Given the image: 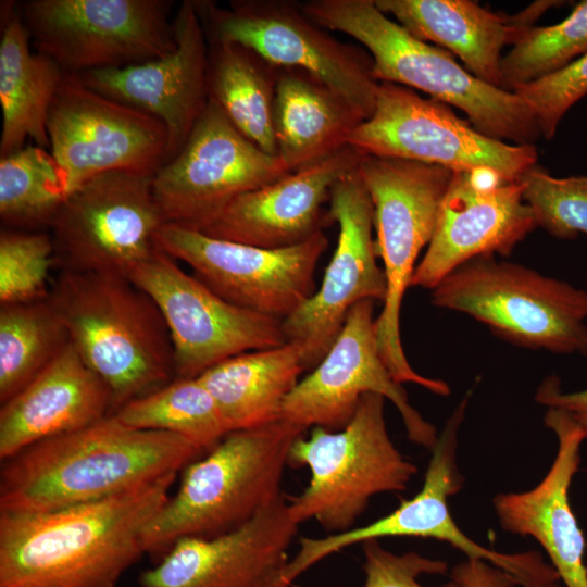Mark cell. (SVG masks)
Returning <instances> with one entry per match:
<instances>
[{
    "instance_id": "obj_34",
    "label": "cell",
    "mask_w": 587,
    "mask_h": 587,
    "mask_svg": "<svg viewBox=\"0 0 587 587\" xmlns=\"http://www.w3.org/2000/svg\"><path fill=\"white\" fill-rule=\"evenodd\" d=\"M587 52V0L566 18L528 28L501 59V87L514 88L541 79L566 67Z\"/></svg>"
},
{
    "instance_id": "obj_32",
    "label": "cell",
    "mask_w": 587,
    "mask_h": 587,
    "mask_svg": "<svg viewBox=\"0 0 587 587\" xmlns=\"http://www.w3.org/2000/svg\"><path fill=\"white\" fill-rule=\"evenodd\" d=\"M113 415L124 425L182 436L201 450L213 448L229 429L198 377L174 380L128 401Z\"/></svg>"
},
{
    "instance_id": "obj_4",
    "label": "cell",
    "mask_w": 587,
    "mask_h": 587,
    "mask_svg": "<svg viewBox=\"0 0 587 587\" xmlns=\"http://www.w3.org/2000/svg\"><path fill=\"white\" fill-rule=\"evenodd\" d=\"M301 9L319 26L360 42L373 60L376 82L414 88L461 109L487 137L514 145H534L541 137L533 112L515 92L480 80L447 50L415 38L374 0H310Z\"/></svg>"
},
{
    "instance_id": "obj_15",
    "label": "cell",
    "mask_w": 587,
    "mask_h": 587,
    "mask_svg": "<svg viewBox=\"0 0 587 587\" xmlns=\"http://www.w3.org/2000/svg\"><path fill=\"white\" fill-rule=\"evenodd\" d=\"M160 309L175 360V378H195L232 357L287 342L283 321L236 307L160 249L126 276Z\"/></svg>"
},
{
    "instance_id": "obj_10",
    "label": "cell",
    "mask_w": 587,
    "mask_h": 587,
    "mask_svg": "<svg viewBox=\"0 0 587 587\" xmlns=\"http://www.w3.org/2000/svg\"><path fill=\"white\" fill-rule=\"evenodd\" d=\"M172 5L166 0H29L20 15L36 51L79 75L173 51Z\"/></svg>"
},
{
    "instance_id": "obj_14",
    "label": "cell",
    "mask_w": 587,
    "mask_h": 587,
    "mask_svg": "<svg viewBox=\"0 0 587 587\" xmlns=\"http://www.w3.org/2000/svg\"><path fill=\"white\" fill-rule=\"evenodd\" d=\"M155 246L229 303L283 321L316 291L314 273L328 239L321 230L296 246L264 249L164 223Z\"/></svg>"
},
{
    "instance_id": "obj_25",
    "label": "cell",
    "mask_w": 587,
    "mask_h": 587,
    "mask_svg": "<svg viewBox=\"0 0 587 587\" xmlns=\"http://www.w3.org/2000/svg\"><path fill=\"white\" fill-rule=\"evenodd\" d=\"M113 411L105 383L68 345L0 409V458L89 426Z\"/></svg>"
},
{
    "instance_id": "obj_42",
    "label": "cell",
    "mask_w": 587,
    "mask_h": 587,
    "mask_svg": "<svg viewBox=\"0 0 587 587\" xmlns=\"http://www.w3.org/2000/svg\"><path fill=\"white\" fill-rule=\"evenodd\" d=\"M294 587H297V586H294Z\"/></svg>"
},
{
    "instance_id": "obj_29",
    "label": "cell",
    "mask_w": 587,
    "mask_h": 587,
    "mask_svg": "<svg viewBox=\"0 0 587 587\" xmlns=\"http://www.w3.org/2000/svg\"><path fill=\"white\" fill-rule=\"evenodd\" d=\"M304 371L301 346L287 341L226 359L198 378L214 398L230 433L280 420L285 399Z\"/></svg>"
},
{
    "instance_id": "obj_9",
    "label": "cell",
    "mask_w": 587,
    "mask_h": 587,
    "mask_svg": "<svg viewBox=\"0 0 587 587\" xmlns=\"http://www.w3.org/2000/svg\"><path fill=\"white\" fill-rule=\"evenodd\" d=\"M208 38L241 45L278 68L302 71L369 118L379 83L373 60L360 47L336 39L311 21L301 4L286 0H237L222 9L195 1Z\"/></svg>"
},
{
    "instance_id": "obj_11",
    "label": "cell",
    "mask_w": 587,
    "mask_h": 587,
    "mask_svg": "<svg viewBox=\"0 0 587 587\" xmlns=\"http://www.w3.org/2000/svg\"><path fill=\"white\" fill-rule=\"evenodd\" d=\"M347 146L360 154L413 160L453 172L490 168L508 182H520L538 160L535 145L487 137L448 104L392 83H379L372 115L357 126Z\"/></svg>"
},
{
    "instance_id": "obj_8",
    "label": "cell",
    "mask_w": 587,
    "mask_h": 587,
    "mask_svg": "<svg viewBox=\"0 0 587 587\" xmlns=\"http://www.w3.org/2000/svg\"><path fill=\"white\" fill-rule=\"evenodd\" d=\"M430 301L514 345L587 357V291L524 265L476 257L440 280Z\"/></svg>"
},
{
    "instance_id": "obj_26",
    "label": "cell",
    "mask_w": 587,
    "mask_h": 587,
    "mask_svg": "<svg viewBox=\"0 0 587 587\" xmlns=\"http://www.w3.org/2000/svg\"><path fill=\"white\" fill-rule=\"evenodd\" d=\"M412 36L457 54L480 80L501 87V50L514 45L533 22L554 5L535 3L519 14L494 13L470 0H374Z\"/></svg>"
},
{
    "instance_id": "obj_18",
    "label": "cell",
    "mask_w": 587,
    "mask_h": 587,
    "mask_svg": "<svg viewBox=\"0 0 587 587\" xmlns=\"http://www.w3.org/2000/svg\"><path fill=\"white\" fill-rule=\"evenodd\" d=\"M328 217L339 232L321 286L283 320L287 340L302 348L305 370L315 367L327 353L354 304L367 299L384 302L387 294L373 238L374 208L357 168L333 186Z\"/></svg>"
},
{
    "instance_id": "obj_7",
    "label": "cell",
    "mask_w": 587,
    "mask_h": 587,
    "mask_svg": "<svg viewBox=\"0 0 587 587\" xmlns=\"http://www.w3.org/2000/svg\"><path fill=\"white\" fill-rule=\"evenodd\" d=\"M385 398L365 394L340 430L313 427L298 438L289 464L305 465L310 480L288 501L299 525L315 520L329 534L352 528L372 497L407 489L417 467L396 448L385 421Z\"/></svg>"
},
{
    "instance_id": "obj_2",
    "label": "cell",
    "mask_w": 587,
    "mask_h": 587,
    "mask_svg": "<svg viewBox=\"0 0 587 587\" xmlns=\"http://www.w3.org/2000/svg\"><path fill=\"white\" fill-rule=\"evenodd\" d=\"M200 451L182 436L132 428L111 414L5 460L0 511L45 512L109 498L177 473Z\"/></svg>"
},
{
    "instance_id": "obj_31",
    "label": "cell",
    "mask_w": 587,
    "mask_h": 587,
    "mask_svg": "<svg viewBox=\"0 0 587 587\" xmlns=\"http://www.w3.org/2000/svg\"><path fill=\"white\" fill-rule=\"evenodd\" d=\"M68 342L67 329L49 298L1 305V404L42 372Z\"/></svg>"
},
{
    "instance_id": "obj_17",
    "label": "cell",
    "mask_w": 587,
    "mask_h": 587,
    "mask_svg": "<svg viewBox=\"0 0 587 587\" xmlns=\"http://www.w3.org/2000/svg\"><path fill=\"white\" fill-rule=\"evenodd\" d=\"M374 300H362L347 314L327 353L285 399L282 419L304 429H342L369 392L388 399L399 411L409 439L433 449L438 434L409 402L380 358L374 319Z\"/></svg>"
},
{
    "instance_id": "obj_38",
    "label": "cell",
    "mask_w": 587,
    "mask_h": 587,
    "mask_svg": "<svg viewBox=\"0 0 587 587\" xmlns=\"http://www.w3.org/2000/svg\"><path fill=\"white\" fill-rule=\"evenodd\" d=\"M364 554L363 587H422L419 577L423 574L435 575L446 573L445 561L430 559L416 552L396 554L379 544L367 540L362 544ZM444 587H459L450 580Z\"/></svg>"
},
{
    "instance_id": "obj_22",
    "label": "cell",
    "mask_w": 587,
    "mask_h": 587,
    "mask_svg": "<svg viewBox=\"0 0 587 587\" xmlns=\"http://www.w3.org/2000/svg\"><path fill=\"white\" fill-rule=\"evenodd\" d=\"M535 227V215L523 199L521 182L483 188L472 180L470 172H454L411 287L432 290L471 259L507 257Z\"/></svg>"
},
{
    "instance_id": "obj_39",
    "label": "cell",
    "mask_w": 587,
    "mask_h": 587,
    "mask_svg": "<svg viewBox=\"0 0 587 587\" xmlns=\"http://www.w3.org/2000/svg\"><path fill=\"white\" fill-rule=\"evenodd\" d=\"M535 400L548 409L565 412L584 430L587 440V388L563 391L559 377L551 375L538 386Z\"/></svg>"
},
{
    "instance_id": "obj_19",
    "label": "cell",
    "mask_w": 587,
    "mask_h": 587,
    "mask_svg": "<svg viewBox=\"0 0 587 587\" xmlns=\"http://www.w3.org/2000/svg\"><path fill=\"white\" fill-rule=\"evenodd\" d=\"M467 396L447 421L442 433L432 449L421 490L403 500L389 514L361 527L325 537H302L295 557L289 560L284 580H294L315 563L355 544L385 537L428 538L448 542L466 554L467 559L482 560L514 574L522 562V554L501 553L488 549L469 536L455 524L448 507V498L463 485L457 465L458 430L464 419Z\"/></svg>"
},
{
    "instance_id": "obj_36",
    "label": "cell",
    "mask_w": 587,
    "mask_h": 587,
    "mask_svg": "<svg viewBox=\"0 0 587 587\" xmlns=\"http://www.w3.org/2000/svg\"><path fill=\"white\" fill-rule=\"evenodd\" d=\"M520 182L537 226L565 240L587 234V176L557 178L536 164Z\"/></svg>"
},
{
    "instance_id": "obj_41",
    "label": "cell",
    "mask_w": 587,
    "mask_h": 587,
    "mask_svg": "<svg viewBox=\"0 0 587 587\" xmlns=\"http://www.w3.org/2000/svg\"><path fill=\"white\" fill-rule=\"evenodd\" d=\"M559 580L560 577L553 566L546 564L540 570L522 578L520 585L523 587H561L558 584Z\"/></svg>"
},
{
    "instance_id": "obj_24",
    "label": "cell",
    "mask_w": 587,
    "mask_h": 587,
    "mask_svg": "<svg viewBox=\"0 0 587 587\" xmlns=\"http://www.w3.org/2000/svg\"><path fill=\"white\" fill-rule=\"evenodd\" d=\"M544 422L558 439L549 471L527 491L498 494L494 498L495 512L502 529L529 536L542 547L565 587H587L585 537L569 498L586 436L559 409H548Z\"/></svg>"
},
{
    "instance_id": "obj_20",
    "label": "cell",
    "mask_w": 587,
    "mask_h": 587,
    "mask_svg": "<svg viewBox=\"0 0 587 587\" xmlns=\"http://www.w3.org/2000/svg\"><path fill=\"white\" fill-rule=\"evenodd\" d=\"M298 524L285 496L212 537H183L139 576L141 587H292L284 580Z\"/></svg>"
},
{
    "instance_id": "obj_16",
    "label": "cell",
    "mask_w": 587,
    "mask_h": 587,
    "mask_svg": "<svg viewBox=\"0 0 587 587\" xmlns=\"http://www.w3.org/2000/svg\"><path fill=\"white\" fill-rule=\"evenodd\" d=\"M47 132L68 195L107 172L154 174L166 160L167 132L158 118L90 89L76 74L65 73Z\"/></svg>"
},
{
    "instance_id": "obj_21",
    "label": "cell",
    "mask_w": 587,
    "mask_h": 587,
    "mask_svg": "<svg viewBox=\"0 0 587 587\" xmlns=\"http://www.w3.org/2000/svg\"><path fill=\"white\" fill-rule=\"evenodd\" d=\"M173 23L176 47L170 53L78 75L90 89L158 118L167 132L165 162L183 148L209 101L208 40L195 1L182 2Z\"/></svg>"
},
{
    "instance_id": "obj_37",
    "label": "cell",
    "mask_w": 587,
    "mask_h": 587,
    "mask_svg": "<svg viewBox=\"0 0 587 587\" xmlns=\"http://www.w3.org/2000/svg\"><path fill=\"white\" fill-rule=\"evenodd\" d=\"M530 109L541 137L551 139L569 109L587 93V52L561 71L514 88Z\"/></svg>"
},
{
    "instance_id": "obj_35",
    "label": "cell",
    "mask_w": 587,
    "mask_h": 587,
    "mask_svg": "<svg viewBox=\"0 0 587 587\" xmlns=\"http://www.w3.org/2000/svg\"><path fill=\"white\" fill-rule=\"evenodd\" d=\"M52 237L45 233L1 229L0 304L49 298L50 270L55 262Z\"/></svg>"
},
{
    "instance_id": "obj_23",
    "label": "cell",
    "mask_w": 587,
    "mask_h": 587,
    "mask_svg": "<svg viewBox=\"0 0 587 587\" xmlns=\"http://www.w3.org/2000/svg\"><path fill=\"white\" fill-rule=\"evenodd\" d=\"M361 154L349 146L232 201L201 232L264 249L299 245L322 230L323 204L333 186L357 168Z\"/></svg>"
},
{
    "instance_id": "obj_33",
    "label": "cell",
    "mask_w": 587,
    "mask_h": 587,
    "mask_svg": "<svg viewBox=\"0 0 587 587\" xmlns=\"http://www.w3.org/2000/svg\"><path fill=\"white\" fill-rule=\"evenodd\" d=\"M67 197L64 172L47 149L28 143L0 158V217L4 225L50 226Z\"/></svg>"
},
{
    "instance_id": "obj_30",
    "label": "cell",
    "mask_w": 587,
    "mask_h": 587,
    "mask_svg": "<svg viewBox=\"0 0 587 587\" xmlns=\"http://www.w3.org/2000/svg\"><path fill=\"white\" fill-rule=\"evenodd\" d=\"M207 40L209 99L246 138L277 155L273 104L279 68L241 45Z\"/></svg>"
},
{
    "instance_id": "obj_28",
    "label": "cell",
    "mask_w": 587,
    "mask_h": 587,
    "mask_svg": "<svg viewBox=\"0 0 587 587\" xmlns=\"http://www.w3.org/2000/svg\"><path fill=\"white\" fill-rule=\"evenodd\" d=\"M365 117L309 74L279 68L273 104L277 157L290 172L347 147Z\"/></svg>"
},
{
    "instance_id": "obj_1",
    "label": "cell",
    "mask_w": 587,
    "mask_h": 587,
    "mask_svg": "<svg viewBox=\"0 0 587 587\" xmlns=\"http://www.w3.org/2000/svg\"><path fill=\"white\" fill-rule=\"evenodd\" d=\"M176 474L62 509L0 511V587H116Z\"/></svg>"
},
{
    "instance_id": "obj_12",
    "label": "cell",
    "mask_w": 587,
    "mask_h": 587,
    "mask_svg": "<svg viewBox=\"0 0 587 587\" xmlns=\"http://www.w3.org/2000/svg\"><path fill=\"white\" fill-rule=\"evenodd\" d=\"M153 174L112 171L71 192L50 227L62 270L123 276L158 250L165 223L152 187Z\"/></svg>"
},
{
    "instance_id": "obj_13",
    "label": "cell",
    "mask_w": 587,
    "mask_h": 587,
    "mask_svg": "<svg viewBox=\"0 0 587 587\" xmlns=\"http://www.w3.org/2000/svg\"><path fill=\"white\" fill-rule=\"evenodd\" d=\"M288 173L209 99L183 148L153 174L152 187L165 223L201 232L237 197Z\"/></svg>"
},
{
    "instance_id": "obj_27",
    "label": "cell",
    "mask_w": 587,
    "mask_h": 587,
    "mask_svg": "<svg viewBox=\"0 0 587 587\" xmlns=\"http://www.w3.org/2000/svg\"><path fill=\"white\" fill-rule=\"evenodd\" d=\"M0 158L32 140L50 148L47 122L65 71L51 58L32 52L30 37L13 2L1 4Z\"/></svg>"
},
{
    "instance_id": "obj_3",
    "label": "cell",
    "mask_w": 587,
    "mask_h": 587,
    "mask_svg": "<svg viewBox=\"0 0 587 587\" xmlns=\"http://www.w3.org/2000/svg\"><path fill=\"white\" fill-rule=\"evenodd\" d=\"M49 300L70 344L105 383L112 414L175 378L174 349L155 302L127 277L62 270Z\"/></svg>"
},
{
    "instance_id": "obj_5",
    "label": "cell",
    "mask_w": 587,
    "mask_h": 587,
    "mask_svg": "<svg viewBox=\"0 0 587 587\" xmlns=\"http://www.w3.org/2000/svg\"><path fill=\"white\" fill-rule=\"evenodd\" d=\"M305 430L280 419L228 433L186 466L176 494L146 529V552L166 553L179 538L228 532L280 499L291 447Z\"/></svg>"
},
{
    "instance_id": "obj_40",
    "label": "cell",
    "mask_w": 587,
    "mask_h": 587,
    "mask_svg": "<svg viewBox=\"0 0 587 587\" xmlns=\"http://www.w3.org/2000/svg\"><path fill=\"white\" fill-rule=\"evenodd\" d=\"M451 579L459 587H515L519 585L510 573L475 559H467L457 564L452 570Z\"/></svg>"
},
{
    "instance_id": "obj_6",
    "label": "cell",
    "mask_w": 587,
    "mask_h": 587,
    "mask_svg": "<svg viewBox=\"0 0 587 587\" xmlns=\"http://www.w3.org/2000/svg\"><path fill=\"white\" fill-rule=\"evenodd\" d=\"M359 175L374 208L375 248L387 280L383 309L375 320L377 347L394 379L419 385L436 395L448 396L441 379L419 374L402 347L400 312L403 296L428 246L442 200L454 172L413 160L361 154Z\"/></svg>"
}]
</instances>
